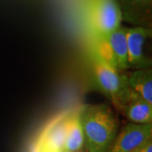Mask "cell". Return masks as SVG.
<instances>
[{"label":"cell","instance_id":"cell-9","mask_svg":"<svg viewBox=\"0 0 152 152\" xmlns=\"http://www.w3.org/2000/svg\"><path fill=\"white\" fill-rule=\"evenodd\" d=\"M122 112L130 123L137 124H152V104L132 92Z\"/></svg>","mask_w":152,"mask_h":152},{"label":"cell","instance_id":"cell-8","mask_svg":"<svg viewBox=\"0 0 152 152\" xmlns=\"http://www.w3.org/2000/svg\"><path fill=\"white\" fill-rule=\"evenodd\" d=\"M68 115H63L54 120L44 130L37 143L38 149H52L64 152Z\"/></svg>","mask_w":152,"mask_h":152},{"label":"cell","instance_id":"cell-1","mask_svg":"<svg viewBox=\"0 0 152 152\" xmlns=\"http://www.w3.org/2000/svg\"><path fill=\"white\" fill-rule=\"evenodd\" d=\"M85 146L89 152H107L118 133V121L106 104H87L80 108Z\"/></svg>","mask_w":152,"mask_h":152},{"label":"cell","instance_id":"cell-10","mask_svg":"<svg viewBox=\"0 0 152 152\" xmlns=\"http://www.w3.org/2000/svg\"><path fill=\"white\" fill-rule=\"evenodd\" d=\"M85 146L84 134L82 129L80 109L68 114L66 121V134L64 152L80 151Z\"/></svg>","mask_w":152,"mask_h":152},{"label":"cell","instance_id":"cell-12","mask_svg":"<svg viewBox=\"0 0 152 152\" xmlns=\"http://www.w3.org/2000/svg\"><path fill=\"white\" fill-rule=\"evenodd\" d=\"M134 152H152V140L147 142L146 144H145L143 146L138 149Z\"/></svg>","mask_w":152,"mask_h":152},{"label":"cell","instance_id":"cell-13","mask_svg":"<svg viewBox=\"0 0 152 152\" xmlns=\"http://www.w3.org/2000/svg\"><path fill=\"white\" fill-rule=\"evenodd\" d=\"M37 152H62L57 150H52V149H38Z\"/></svg>","mask_w":152,"mask_h":152},{"label":"cell","instance_id":"cell-2","mask_svg":"<svg viewBox=\"0 0 152 152\" xmlns=\"http://www.w3.org/2000/svg\"><path fill=\"white\" fill-rule=\"evenodd\" d=\"M93 70L98 86L107 95L117 108H124L131 96L128 75L113 69L98 55L93 58Z\"/></svg>","mask_w":152,"mask_h":152},{"label":"cell","instance_id":"cell-4","mask_svg":"<svg viewBox=\"0 0 152 152\" xmlns=\"http://www.w3.org/2000/svg\"><path fill=\"white\" fill-rule=\"evenodd\" d=\"M128 27H119L107 37L96 40L97 54L107 64L119 72L127 70L128 65Z\"/></svg>","mask_w":152,"mask_h":152},{"label":"cell","instance_id":"cell-5","mask_svg":"<svg viewBox=\"0 0 152 152\" xmlns=\"http://www.w3.org/2000/svg\"><path fill=\"white\" fill-rule=\"evenodd\" d=\"M152 140V124L129 123L117 134L107 152H134Z\"/></svg>","mask_w":152,"mask_h":152},{"label":"cell","instance_id":"cell-3","mask_svg":"<svg viewBox=\"0 0 152 152\" xmlns=\"http://www.w3.org/2000/svg\"><path fill=\"white\" fill-rule=\"evenodd\" d=\"M86 11L88 25L96 41L121 27L122 14L116 0H90Z\"/></svg>","mask_w":152,"mask_h":152},{"label":"cell","instance_id":"cell-6","mask_svg":"<svg viewBox=\"0 0 152 152\" xmlns=\"http://www.w3.org/2000/svg\"><path fill=\"white\" fill-rule=\"evenodd\" d=\"M151 34V30L149 27L134 26L128 28L126 39L129 69H139L149 68V61L144 54V46Z\"/></svg>","mask_w":152,"mask_h":152},{"label":"cell","instance_id":"cell-11","mask_svg":"<svg viewBox=\"0 0 152 152\" xmlns=\"http://www.w3.org/2000/svg\"><path fill=\"white\" fill-rule=\"evenodd\" d=\"M131 91L152 104V70L151 68L139 69L128 75Z\"/></svg>","mask_w":152,"mask_h":152},{"label":"cell","instance_id":"cell-14","mask_svg":"<svg viewBox=\"0 0 152 152\" xmlns=\"http://www.w3.org/2000/svg\"><path fill=\"white\" fill-rule=\"evenodd\" d=\"M75 152H80V151H75Z\"/></svg>","mask_w":152,"mask_h":152},{"label":"cell","instance_id":"cell-7","mask_svg":"<svg viewBox=\"0 0 152 152\" xmlns=\"http://www.w3.org/2000/svg\"><path fill=\"white\" fill-rule=\"evenodd\" d=\"M122 20L134 26L149 27L151 25L152 0H116Z\"/></svg>","mask_w":152,"mask_h":152}]
</instances>
